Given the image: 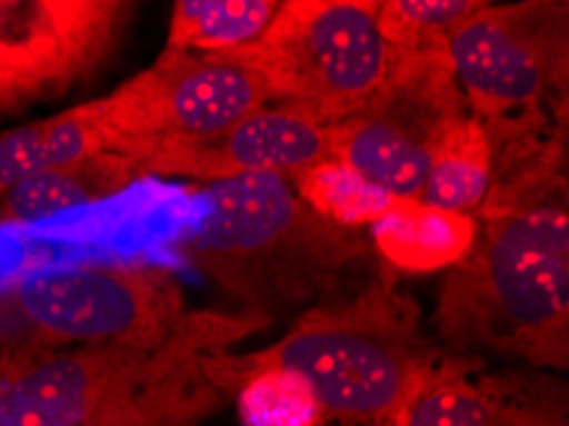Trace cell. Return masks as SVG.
Masks as SVG:
<instances>
[{
	"mask_svg": "<svg viewBox=\"0 0 569 426\" xmlns=\"http://www.w3.org/2000/svg\"><path fill=\"white\" fill-rule=\"evenodd\" d=\"M493 181L472 246L439 289L435 327L460 355L486 350L533 368L569 363L565 128L549 116L486 126Z\"/></svg>",
	"mask_w": 569,
	"mask_h": 426,
	"instance_id": "6da1fadb",
	"label": "cell"
},
{
	"mask_svg": "<svg viewBox=\"0 0 569 426\" xmlns=\"http://www.w3.org/2000/svg\"><path fill=\"white\" fill-rule=\"evenodd\" d=\"M271 325L187 311L159 345H74L0 358V426H204L236 396L230 347Z\"/></svg>",
	"mask_w": 569,
	"mask_h": 426,
	"instance_id": "7a4b0ae2",
	"label": "cell"
},
{
	"mask_svg": "<svg viewBox=\"0 0 569 426\" xmlns=\"http://www.w3.org/2000/svg\"><path fill=\"white\" fill-rule=\"evenodd\" d=\"M204 205L179 250L246 311L269 319L322 297L368 250L358 230L301 202L289 177L218 181Z\"/></svg>",
	"mask_w": 569,
	"mask_h": 426,
	"instance_id": "3957f363",
	"label": "cell"
},
{
	"mask_svg": "<svg viewBox=\"0 0 569 426\" xmlns=\"http://www.w3.org/2000/svg\"><path fill=\"white\" fill-rule=\"evenodd\" d=\"M248 358L299 373L327 422L383 426L439 353L421 335L417 301L381 276L358 297L317 304Z\"/></svg>",
	"mask_w": 569,
	"mask_h": 426,
	"instance_id": "277c9868",
	"label": "cell"
},
{
	"mask_svg": "<svg viewBox=\"0 0 569 426\" xmlns=\"http://www.w3.org/2000/svg\"><path fill=\"white\" fill-rule=\"evenodd\" d=\"M182 286L157 266L49 268L0 286V355L74 345H159L187 317Z\"/></svg>",
	"mask_w": 569,
	"mask_h": 426,
	"instance_id": "5b68a950",
	"label": "cell"
},
{
	"mask_svg": "<svg viewBox=\"0 0 569 426\" xmlns=\"http://www.w3.org/2000/svg\"><path fill=\"white\" fill-rule=\"evenodd\" d=\"M376 8L378 0H287L261 39L226 59L253 72L273 106L330 128L363 108L393 67Z\"/></svg>",
	"mask_w": 569,
	"mask_h": 426,
	"instance_id": "8992f818",
	"label": "cell"
},
{
	"mask_svg": "<svg viewBox=\"0 0 569 426\" xmlns=\"http://www.w3.org/2000/svg\"><path fill=\"white\" fill-rule=\"evenodd\" d=\"M468 112L450 49L396 51L373 98L330 126L332 159L396 197H419L439 136Z\"/></svg>",
	"mask_w": 569,
	"mask_h": 426,
	"instance_id": "52a82bcc",
	"label": "cell"
},
{
	"mask_svg": "<svg viewBox=\"0 0 569 426\" xmlns=\"http://www.w3.org/2000/svg\"><path fill=\"white\" fill-rule=\"evenodd\" d=\"M271 106L261 80L226 57L163 49L149 69L94 100L106 149L136 159L167 143L197 141Z\"/></svg>",
	"mask_w": 569,
	"mask_h": 426,
	"instance_id": "ba28073f",
	"label": "cell"
},
{
	"mask_svg": "<svg viewBox=\"0 0 569 426\" xmlns=\"http://www.w3.org/2000/svg\"><path fill=\"white\" fill-rule=\"evenodd\" d=\"M567 3H482L450 39V62L468 110L498 123L567 98Z\"/></svg>",
	"mask_w": 569,
	"mask_h": 426,
	"instance_id": "9c48e42d",
	"label": "cell"
},
{
	"mask_svg": "<svg viewBox=\"0 0 569 426\" xmlns=\"http://www.w3.org/2000/svg\"><path fill=\"white\" fill-rule=\"evenodd\" d=\"M123 0H0V116L84 82L136 13Z\"/></svg>",
	"mask_w": 569,
	"mask_h": 426,
	"instance_id": "30bf717a",
	"label": "cell"
},
{
	"mask_svg": "<svg viewBox=\"0 0 569 426\" xmlns=\"http://www.w3.org/2000/svg\"><path fill=\"white\" fill-rule=\"evenodd\" d=\"M332 159L330 128L287 106H263L220 133L167 143L136 159L141 177H187L218 185L240 177H295Z\"/></svg>",
	"mask_w": 569,
	"mask_h": 426,
	"instance_id": "8fae6325",
	"label": "cell"
},
{
	"mask_svg": "<svg viewBox=\"0 0 569 426\" xmlns=\"http://www.w3.org/2000/svg\"><path fill=\"white\" fill-rule=\"evenodd\" d=\"M383 426H569L557 386L490 376L470 355H439Z\"/></svg>",
	"mask_w": 569,
	"mask_h": 426,
	"instance_id": "7c38bea8",
	"label": "cell"
},
{
	"mask_svg": "<svg viewBox=\"0 0 569 426\" xmlns=\"http://www.w3.org/2000/svg\"><path fill=\"white\" fill-rule=\"evenodd\" d=\"M141 179L136 164L118 151H92L39 171L0 199V225L41 222L77 207L102 202Z\"/></svg>",
	"mask_w": 569,
	"mask_h": 426,
	"instance_id": "4fadbf2b",
	"label": "cell"
},
{
	"mask_svg": "<svg viewBox=\"0 0 569 426\" xmlns=\"http://www.w3.org/2000/svg\"><path fill=\"white\" fill-rule=\"evenodd\" d=\"M373 228V246L399 271L452 268L476 238V217L447 212L417 197H399Z\"/></svg>",
	"mask_w": 569,
	"mask_h": 426,
	"instance_id": "5bb4252c",
	"label": "cell"
},
{
	"mask_svg": "<svg viewBox=\"0 0 569 426\" xmlns=\"http://www.w3.org/2000/svg\"><path fill=\"white\" fill-rule=\"evenodd\" d=\"M106 149L94 100L0 133V199L33 174Z\"/></svg>",
	"mask_w": 569,
	"mask_h": 426,
	"instance_id": "9a60e30c",
	"label": "cell"
},
{
	"mask_svg": "<svg viewBox=\"0 0 569 426\" xmlns=\"http://www.w3.org/2000/svg\"><path fill=\"white\" fill-rule=\"evenodd\" d=\"M493 181V149L486 126L468 112L445 128L417 199L447 212L476 215Z\"/></svg>",
	"mask_w": 569,
	"mask_h": 426,
	"instance_id": "2e32d148",
	"label": "cell"
},
{
	"mask_svg": "<svg viewBox=\"0 0 569 426\" xmlns=\"http://www.w3.org/2000/svg\"><path fill=\"white\" fill-rule=\"evenodd\" d=\"M276 11L279 0H177L163 49L232 55L261 39Z\"/></svg>",
	"mask_w": 569,
	"mask_h": 426,
	"instance_id": "e0dca14e",
	"label": "cell"
},
{
	"mask_svg": "<svg viewBox=\"0 0 569 426\" xmlns=\"http://www.w3.org/2000/svg\"><path fill=\"white\" fill-rule=\"evenodd\" d=\"M243 378L236 396V412L243 426H325L327 416L315 390L299 373L281 365L253 363L240 355Z\"/></svg>",
	"mask_w": 569,
	"mask_h": 426,
	"instance_id": "ac0fdd59",
	"label": "cell"
},
{
	"mask_svg": "<svg viewBox=\"0 0 569 426\" xmlns=\"http://www.w3.org/2000/svg\"><path fill=\"white\" fill-rule=\"evenodd\" d=\"M291 185L301 202L317 215L352 230L360 225H376L399 199L338 159H327L295 174Z\"/></svg>",
	"mask_w": 569,
	"mask_h": 426,
	"instance_id": "d6986e66",
	"label": "cell"
},
{
	"mask_svg": "<svg viewBox=\"0 0 569 426\" xmlns=\"http://www.w3.org/2000/svg\"><path fill=\"white\" fill-rule=\"evenodd\" d=\"M480 6L478 0H383L376 21L393 51L450 49L452 33Z\"/></svg>",
	"mask_w": 569,
	"mask_h": 426,
	"instance_id": "ffe728a7",
	"label": "cell"
}]
</instances>
